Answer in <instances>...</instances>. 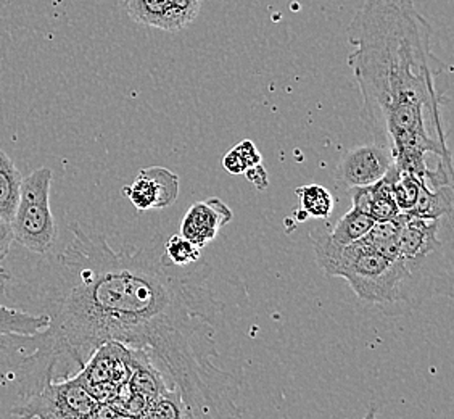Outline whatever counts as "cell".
Instances as JSON below:
<instances>
[{
    "label": "cell",
    "instance_id": "obj_1",
    "mask_svg": "<svg viewBox=\"0 0 454 419\" xmlns=\"http://www.w3.org/2000/svg\"><path fill=\"white\" fill-rule=\"evenodd\" d=\"M70 229L47 329L9 339L35 349L23 361L43 367L37 387L59 371L71 377L98 347L116 342L144 350L197 418L242 419L240 381L219 357L224 305L208 288L210 266L173 265L161 233L137 250H114L100 234Z\"/></svg>",
    "mask_w": 454,
    "mask_h": 419
},
{
    "label": "cell",
    "instance_id": "obj_2",
    "mask_svg": "<svg viewBox=\"0 0 454 419\" xmlns=\"http://www.w3.org/2000/svg\"><path fill=\"white\" fill-rule=\"evenodd\" d=\"M348 65L363 122L394 165L428 187L451 186V152L442 122L445 63L412 0H366L348 27Z\"/></svg>",
    "mask_w": 454,
    "mask_h": 419
},
{
    "label": "cell",
    "instance_id": "obj_3",
    "mask_svg": "<svg viewBox=\"0 0 454 419\" xmlns=\"http://www.w3.org/2000/svg\"><path fill=\"white\" fill-rule=\"evenodd\" d=\"M311 242L324 274L347 281L361 300L380 306L406 304L408 274L402 258L390 260L363 239L349 245L333 244L323 227L311 233Z\"/></svg>",
    "mask_w": 454,
    "mask_h": 419
},
{
    "label": "cell",
    "instance_id": "obj_4",
    "mask_svg": "<svg viewBox=\"0 0 454 419\" xmlns=\"http://www.w3.org/2000/svg\"><path fill=\"white\" fill-rule=\"evenodd\" d=\"M451 219L453 217L416 218L406 213L398 249L408 274V305H419L434 294L453 296L451 236L443 237L451 229Z\"/></svg>",
    "mask_w": 454,
    "mask_h": 419
},
{
    "label": "cell",
    "instance_id": "obj_5",
    "mask_svg": "<svg viewBox=\"0 0 454 419\" xmlns=\"http://www.w3.org/2000/svg\"><path fill=\"white\" fill-rule=\"evenodd\" d=\"M52 171L39 168L21 183L20 201L12 219L13 236L27 250L44 255L57 241V227L51 210Z\"/></svg>",
    "mask_w": 454,
    "mask_h": 419
},
{
    "label": "cell",
    "instance_id": "obj_6",
    "mask_svg": "<svg viewBox=\"0 0 454 419\" xmlns=\"http://www.w3.org/2000/svg\"><path fill=\"white\" fill-rule=\"evenodd\" d=\"M100 402L79 376L53 381L47 377L35 391L27 393L25 402L12 410L21 419H94Z\"/></svg>",
    "mask_w": 454,
    "mask_h": 419
},
{
    "label": "cell",
    "instance_id": "obj_7",
    "mask_svg": "<svg viewBox=\"0 0 454 419\" xmlns=\"http://www.w3.org/2000/svg\"><path fill=\"white\" fill-rule=\"evenodd\" d=\"M203 0H124L128 15L140 25L176 33L189 27Z\"/></svg>",
    "mask_w": 454,
    "mask_h": 419
},
{
    "label": "cell",
    "instance_id": "obj_8",
    "mask_svg": "<svg viewBox=\"0 0 454 419\" xmlns=\"http://www.w3.org/2000/svg\"><path fill=\"white\" fill-rule=\"evenodd\" d=\"M392 165L394 158L384 147L377 144L358 146L341 158L335 171V179L345 189L372 186L388 173Z\"/></svg>",
    "mask_w": 454,
    "mask_h": 419
},
{
    "label": "cell",
    "instance_id": "obj_9",
    "mask_svg": "<svg viewBox=\"0 0 454 419\" xmlns=\"http://www.w3.org/2000/svg\"><path fill=\"white\" fill-rule=\"evenodd\" d=\"M122 194L140 211L168 209L179 197V176L163 166L144 168Z\"/></svg>",
    "mask_w": 454,
    "mask_h": 419
},
{
    "label": "cell",
    "instance_id": "obj_10",
    "mask_svg": "<svg viewBox=\"0 0 454 419\" xmlns=\"http://www.w3.org/2000/svg\"><path fill=\"white\" fill-rule=\"evenodd\" d=\"M234 218L232 210L218 197H211L208 201L193 203L184 215L181 223V236L189 242L203 249L210 244L219 231Z\"/></svg>",
    "mask_w": 454,
    "mask_h": 419
},
{
    "label": "cell",
    "instance_id": "obj_11",
    "mask_svg": "<svg viewBox=\"0 0 454 419\" xmlns=\"http://www.w3.org/2000/svg\"><path fill=\"white\" fill-rule=\"evenodd\" d=\"M351 207L364 211L376 223H384L396 218L402 211L395 202L390 181L384 176L379 183L364 187L348 189Z\"/></svg>",
    "mask_w": 454,
    "mask_h": 419
},
{
    "label": "cell",
    "instance_id": "obj_12",
    "mask_svg": "<svg viewBox=\"0 0 454 419\" xmlns=\"http://www.w3.org/2000/svg\"><path fill=\"white\" fill-rule=\"evenodd\" d=\"M49 314H33L0 305V350L10 337H31L49 326Z\"/></svg>",
    "mask_w": 454,
    "mask_h": 419
},
{
    "label": "cell",
    "instance_id": "obj_13",
    "mask_svg": "<svg viewBox=\"0 0 454 419\" xmlns=\"http://www.w3.org/2000/svg\"><path fill=\"white\" fill-rule=\"evenodd\" d=\"M453 187L451 186L428 187L427 184L422 183L418 202H416L414 209L408 211V215L424 219L453 217Z\"/></svg>",
    "mask_w": 454,
    "mask_h": 419
},
{
    "label": "cell",
    "instance_id": "obj_14",
    "mask_svg": "<svg viewBox=\"0 0 454 419\" xmlns=\"http://www.w3.org/2000/svg\"><path fill=\"white\" fill-rule=\"evenodd\" d=\"M23 178L12 158L0 149V218L12 223L20 201Z\"/></svg>",
    "mask_w": 454,
    "mask_h": 419
},
{
    "label": "cell",
    "instance_id": "obj_15",
    "mask_svg": "<svg viewBox=\"0 0 454 419\" xmlns=\"http://www.w3.org/2000/svg\"><path fill=\"white\" fill-rule=\"evenodd\" d=\"M406 221V213H400L396 218L384 223H376L371 227V231L363 241L376 249L379 254L384 255L390 260H398L400 258V249H398V241L402 234V227Z\"/></svg>",
    "mask_w": 454,
    "mask_h": 419
},
{
    "label": "cell",
    "instance_id": "obj_16",
    "mask_svg": "<svg viewBox=\"0 0 454 419\" xmlns=\"http://www.w3.org/2000/svg\"><path fill=\"white\" fill-rule=\"evenodd\" d=\"M376 225V221L366 215L361 210L351 209L339 219L333 231H327V236L333 241V244L349 245L353 242H358L359 239L366 236L371 231V227Z\"/></svg>",
    "mask_w": 454,
    "mask_h": 419
},
{
    "label": "cell",
    "instance_id": "obj_17",
    "mask_svg": "<svg viewBox=\"0 0 454 419\" xmlns=\"http://www.w3.org/2000/svg\"><path fill=\"white\" fill-rule=\"evenodd\" d=\"M298 201H300V209L305 211L308 217H313L316 219H329L335 209V197L331 191H327L319 184H308L298 187Z\"/></svg>",
    "mask_w": 454,
    "mask_h": 419
},
{
    "label": "cell",
    "instance_id": "obj_18",
    "mask_svg": "<svg viewBox=\"0 0 454 419\" xmlns=\"http://www.w3.org/2000/svg\"><path fill=\"white\" fill-rule=\"evenodd\" d=\"M147 419H199L185 405L177 391L169 389L150 403Z\"/></svg>",
    "mask_w": 454,
    "mask_h": 419
},
{
    "label": "cell",
    "instance_id": "obj_19",
    "mask_svg": "<svg viewBox=\"0 0 454 419\" xmlns=\"http://www.w3.org/2000/svg\"><path fill=\"white\" fill-rule=\"evenodd\" d=\"M262 154L256 149L252 140H242L234 149L229 150L223 158V166L231 175H244L252 166L260 165Z\"/></svg>",
    "mask_w": 454,
    "mask_h": 419
},
{
    "label": "cell",
    "instance_id": "obj_20",
    "mask_svg": "<svg viewBox=\"0 0 454 419\" xmlns=\"http://www.w3.org/2000/svg\"><path fill=\"white\" fill-rule=\"evenodd\" d=\"M165 255L176 266H191L201 260L200 249L184 239L181 234L168 237L165 241Z\"/></svg>",
    "mask_w": 454,
    "mask_h": 419
},
{
    "label": "cell",
    "instance_id": "obj_21",
    "mask_svg": "<svg viewBox=\"0 0 454 419\" xmlns=\"http://www.w3.org/2000/svg\"><path fill=\"white\" fill-rule=\"evenodd\" d=\"M13 241H15V236H13L12 225L0 218V262L7 258V255L12 250Z\"/></svg>",
    "mask_w": 454,
    "mask_h": 419
},
{
    "label": "cell",
    "instance_id": "obj_22",
    "mask_svg": "<svg viewBox=\"0 0 454 419\" xmlns=\"http://www.w3.org/2000/svg\"><path fill=\"white\" fill-rule=\"evenodd\" d=\"M244 175L247 176V179L254 184L258 191H264L268 187V184H270V176H268V171L264 170L262 163L248 168Z\"/></svg>",
    "mask_w": 454,
    "mask_h": 419
},
{
    "label": "cell",
    "instance_id": "obj_23",
    "mask_svg": "<svg viewBox=\"0 0 454 419\" xmlns=\"http://www.w3.org/2000/svg\"><path fill=\"white\" fill-rule=\"evenodd\" d=\"M10 281H12V276H10L9 273L4 270V268H0V294L5 292Z\"/></svg>",
    "mask_w": 454,
    "mask_h": 419
},
{
    "label": "cell",
    "instance_id": "obj_24",
    "mask_svg": "<svg viewBox=\"0 0 454 419\" xmlns=\"http://www.w3.org/2000/svg\"><path fill=\"white\" fill-rule=\"evenodd\" d=\"M294 215H295V218H297L298 223H303V221H306V219L309 218V217H308L305 211H303L301 209L297 210Z\"/></svg>",
    "mask_w": 454,
    "mask_h": 419
},
{
    "label": "cell",
    "instance_id": "obj_25",
    "mask_svg": "<svg viewBox=\"0 0 454 419\" xmlns=\"http://www.w3.org/2000/svg\"><path fill=\"white\" fill-rule=\"evenodd\" d=\"M364 419H377L376 408H371V410L367 411L366 416H364Z\"/></svg>",
    "mask_w": 454,
    "mask_h": 419
}]
</instances>
